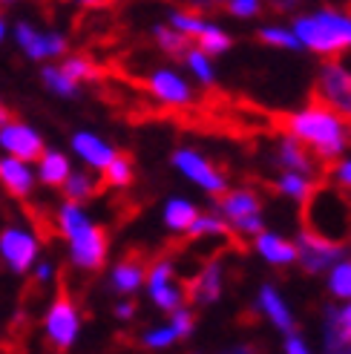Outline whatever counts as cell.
Returning a JSON list of instances; mask_svg holds the SVG:
<instances>
[{"label":"cell","instance_id":"cell-1","mask_svg":"<svg viewBox=\"0 0 351 354\" xmlns=\"http://www.w3.org/2000/svg\"><path fill=\"white\" fill-rule=\"evenodd\" d=\"M288 138L300 141V145L314 156V162H334L340 158L351 141V127L334 115L331 110L311 104L305 110H296L279 121Z\"/></svg>","mask_w":351,"mask_h":354},{"label":"cell","instance_id":"cell-2","mask_svg":"<svg viewBox=\"0 0 351 354\" xmlns=\"http://www.w3.org/2000/svg\"><path fill=\"white\" fill-rule=\"evenodd\" d=\"M58 231L69 245V259L81 271H98L104 259H107V234L104 227L95 225L81 205L64 202L58 207Z\"/></svg>","mask_w":351,"mask_h":354},{"label":"cell","instance_id":"cell-3","mask_svg":"<svg viewBox=\"0 0 351 354\" xmlns=\"http://www.w3.org/2000/svg\"><path fill=\"white\" fill-rule=\"evenodd\" d=\"M294 38L300 46L317 52V55H337V52H351V15L337 9H320L314 15H300L291 26Z\"/></svg>","mask_w":351,"mask_h":354},{"label":"cell","instance_id":"cell-4","mask_svg":"<svg viewBox=\"0 0 351 354\" xmlns=\"http://www.w3.org/2000/svg\"><path fill=\"white\" fill-rule=\"evenodd\" d=\"M303 227L308 234L328 239V242H340L348 236L351 227V205L334 187H314V193L305 202V219Z\"/></svg>","mask_w":351,"mask_h":354},{"label":"cell","instance_id":"cell-5","mask_svg":"<svg viewBox=\"0 0 351 354\" xmlns=\"http://www.w3.org/2000/svg\"><path fill=\"white\" fill-rule=\"evenodd\" d=\"M314 104L331 110L343 121H351V73L340 61L323 64L314 84Z\"/></svg>","mask_w":351,"mask_h":354},{"label":"cell","instance_id":"cell-6","mask_svg":"<svg viewBox=\"0 0 351 354\" xmlns=\"http://www.w3.org/2000/svg\"><path fill=\"white\" fill-rule=\"evenodd\" d=\"M44 331H46L49 343L58 351H66V348L75 346L78 331H81V317H78V306L73 303V297L66 291H61L55 299H52L46 320H44Z\"/></svg>","mask_w":351,"mask_h":354},{"label":"cell","instance_id":"cell-7","mask_svg":"<svg viewBox=\"0 0 351 354\" xmlns=\"http://www.w3.org/2000/svg\"><path fill=\"white\" fill-rule=\"evenodd\" d=\"M294 248H296V262H300L303 271H308V274H325L345 259V245L343 242L320 239V236L308 234L305 227L300 231V236H296Z\"/></svg>","mask_w":351,"mask_h":354},{"label":"cell","instance_id":"cell-8","mask_svg":"<svg viewBox=\"0 0 351 354\" xmlns=\"http://www.w3.org/2000/svg\"><path fill=\"white\" fill-rule=\"evenodd\" d=\"M173 167L179 170L184 179H190L193 185H199L202 190L214 193V196H222V193H227V179L225 173L210 162V158H205L202 153H196L193 147H179L173 153Z\"/></svg>","mask_w":351,"mask_h":354},{"label":"cell","instance_id":"cell-9","mask_svg":"<svg viewBox=\"0 0 351 354\" xmlns=\"http://www.w3.org/2000/svg\"><path fill=\"white\" fill-rule=\"evenodd\" d=\"M41 254V242L29 227L21 225H9L0 231V259L9 265V271L15 274H26Z\"/></svg>","mask_w":351,"mask_h":354},{"label":"cell","instance_id":"cell-10","mask_svg":"<svg viewBox=\"0 0 351 354\" xmlns=\"http://www.w3.org/2000/svg\"><path fill=\"white\" fill-rule=\"evenodd\" d=\"M147 294L155 306L162 311L173 314L179 311L182 303H184V291L179 288V282H176V271H173V262L170 259H155V265L147 271Z\"/></svg>","mask_w":351,"mask_h":354},{"label":"cell","instance_id":"cell-11","mask_svg":"<svg viewBox=\"0 0 351 354\" xmlns=\"http://www.w3.org/2000/svg\"><path fill=\"white\" fill-rule=\"evenodd\" d=\"M15 41L26 52V58L32 61H46V58H55L66 52V38L58 32H41L35 29L32 24L21 21L15 26Z\"/></svg>","mask_w":351,"mask_h":354},{"label":"cell","instance_id":"cell-12","mask_svg":"<svg viewBox=\"0 0 351 354\" xmlns=\"http://www.w3.org/2000/svg\"><path fill=\"white\" fill-rule=\"evenodd\" d=\"M0 147L6 150V156L29 165V162H35V158L44 156V138L35 127H29V124L12 121L0 130Z\"/></svg>","mask_w":351,"mask_h":354},{"label":"cell","instance_id":"cell-13","mask_svg":"<svg viewBox=\"0 0 351 354\" xmlns=\"http://www.w3.org/2000/svg\"><path fill=\"white\" fill-rule=\"evenodd\" d=\"M147 90L164 107H190L193 104V90L176 69H153L147 75Z\"/></svg>","mask_w":351,"mask_h":354},{"label":"cell","instance_id":"cell-14","mask_svg":"<svg viewBox=\"0 0 351 354\" xmlns=\"http://www.w3.org/2000/svg\"><path fill=\"white\" fill-rule=\"evenodd\" d=\"M225 286V271H222V262L219 259H207L205 268L193 277L190 288L184 291V299L196 306H207V303H216L219 294Z\"/></svg>","mask_w":351,"mask_h":354},{"label":"cell","instance_id":"cell-15","mask_svg":"<svg viewBox=\"0 0 351 354\" xmlns=\"http://www.w3.org/2000/svg\"><path fill=\"white\" fill-rule=\"evenodd\" d=\"M73 150L78 153V158H84V165L93 170H107V165L115 158V150L107 141L95 133H86V130L73 136Z\"/></svg>","mask_w":351,"mask_h":354},{"label":"cell","instance_id":"cell-16","mask_svg":"<svg viewBox=\"0 0 351 354\" xmlns=\"http://www.w3.org/2000/svg\"><path fill=\"white\" fill-rule=\"evenodd\" d=\"M256 306H259V311L268 317V320L283 331V334H294V328H296V323H294V314H291V308H288V303H285V297L279 294L274 286H262L259 288V299H256Z\"/></svg>","mask_w":351,"mask_h":354},{"label":"cell","instance_id":"cell-17","mask_svg":"<svg viewBox=\"0 0 351 354\" xmlns=\"http://www.w3.org/2000/svg\"><path fill=\"white\" fill-rule=\"evenodd\" d=\"M262 210V199L256 196L254 190H231L225 193V196L219 199V216L234 225L239 219H251V216H259Z\"/></svg>","mask_w":351,"mask_h":354},{"label":"cell","instance_id":"cell-18","mask_svg":"<svg viewBox=\"0 0 351 354\" xmlns=\"http://www.w3.org/2000/svg\"><path fill=\"white\" fill-rule=\"evenodd\" d=\"M0 185H3L15 199H26L35 185L32 167L26 162H17L12 156H0Z\"/></svg>","mask_w":351,"mask_h":354},{"label":"cell","instance_id":"cell-19","mask_svg":"<svg viewBox=\"0 0 351 354\" xmlns=\"http://www.w3.org/2000/svg\"><path fill=\"white\" fill-rule=\"evenodd\" d=\"M254 245H256V254H259L262 259L271 262V265H279V268H285V265H294V262H296V248H294V242L285 239V236H279V234L262 231V234L254 239Z\"/></svg>","mask_w":351,"mask_h":354},{"label":"cell","instance_id":"cell-20","mask_svg":"<svg viewBox=\"0 0 351 354\" xmlns=\"http://www.w3.org/2000/svg\"><path fill=\"white\" fill-rule=\"evenodd\" d=\"M276 158H279V165H283L288 173L308 176V179H311V173L317 170V162H314V156L300 145V141H294V138H288V136L279 141Z\"/></svg>","mask_w":351,"mask_h":354},{"label":"cell","instance_id":"cell-21","mask_svg":"<svg viewBox=\"0 0 351 354\" xmlns=\"http://www.w3.org/2000/svg\"><path fill=\"white\" fill-rule=\"evenodd\" d=\"M144 279H147V268H144V262L142 259H124V262H118L115 268H113V288L121 291V294H133L144 286Z\"/></svg>","mask_w":351,"mask_h":354},{"label":"cell","instance_id":"cell-22","mask_svg":"<svg viewBox=\"0 0 351 354\" xmlns=\"http://www.w3.org/2000/svg\"><path fill=\"white\" fill-rule=\"evenodd\" d=\"M69 158L58 150H44V156L38 158V179L49 187H64V182L69 179Z\"/></svg>","mask_w":351,"mask_h":354},{"label":"cell","instance_id":"cell-23","mask_svg":"<svg viewBox=\"0 0 351 354\" xmlns=\"http://www.w3.org/2000/svg\"><path fill=\"white\" fill-rule=\"evenodd\" d=\"M196 219H199V210L187 199H170L164 205V225L173 234H187Z\"/></svg>","mask_w":351,"mask_h":354},{"label":"cell","instance_id":"cell-24","mask_svg":"<svg viewBox=\"0 0 351 354\" xmlns=\"http://www.w3.org/2000/svg\"><path fill=\"white\" fill-rule=\"evenodd\" d=\"M98 190H101V182L95 179L93 173H86V170L69 173V179L64 182L66 202H73V205H81V202H86V199H93Z\"/></svg>","mask_w":351,"mask_h":354},{"label":"cell","instance_id":"cell-25","mask_svg":"<svg viewBox=\"0 0 351 354\" xmlns=\"http://www.w3.org/2000/svg\"><path fill=\"white\" fill-rule=\"evenodd\" d=\"M227 234H231V227H227V222L219 216V214H199V219L193 222V227L187 231L190 239H227Z\"/></svg>","mask_w":351,"mask_h":354},{"label":"cell","instance_id":"cell-26","mask_svg":"<svg viewBox=\"0 0 351 354\" xmlns=\"http://www.w3.org/2000/svg\"><path fill=\"white\" fill-rule=\"evenodd\" d=\"M276 190L279 193H285L288 199H294V202H308V196L314 193V182L308 179V176H296V173H283L276 179Z\"/></svg>","mask_w":351,"mask_h":354},{"label":"cell","instance_id":"cell-27","mask_svg":"<svg viewBox=\"0 0 351 354\" xmlns=\"http://www.w3.org/2000/svg\"><path fill=\"white\" fill-rule=\"evenodd\" d=\"M133 176H135L133 158L127 153H115V158L107 165V170H104V182L110 187H127L133 182Z\"/></svg>","mask_w":351,"mask_h":354},{"label":"cell","instance_id":"cell-28","mask_svg":"<svg viewBox=\"0 0 351 354\" xmlns=\"http://www.w3.org/2000/svg\"><path fill=\"white\" fill-rule=\"evenodd\" d=\"M231 35H227L222 26H210L207 24V29L199 35V52H205V55L210 58V55H222V52H227L231 49Z\"/></svg>","mask_w":351,"mask_h":354},{"label":"cell","instance_id":"cell-29","mask_svg":"<svg viewBox=\"0 0 351 354\" xmlns=\"http://www.w3.org/2000/svg\"><path fill=\"white\" fill-rule=\"evenodd\" d=\"M328 291L337 299H351V259H343L340 265L328 271Z\"/></svg>","mask_w":351,"mask_h":354},{"label":"cell","instance_id":"cell-30","mask_svg":"<svg viewBox=\"0 0 351 354\" xmlns=\"http://www.w3.org/2000/svg\"><path fill=\"white\" fill-rule=\"evenodd\" d=\"M61 73H64L69 81L81 84V81H93V78L98 75V69H95V64L86 58V55H69V58L61 64Z\"/></svg>","mask_w":351,"mask_h":354},{"label":"cell","instance_id":"cell-31","mask_svg":"<svg viewBox=\"0 0 351 354\" xmlns=\"http://www.w3.org/2000/svg\"><path fill=\"white\" fill-rule=\"evenodd\" d=\"M170 29L184 35V38H190V35H193V38H199V35L207 29V24L202 21L196 12H173L170 15Z\"/></svg>","mask_w":351,"mask_h":354},{"label":"cell","instance_id":"cell-32","mask_svg":"<svg viewBox=\"0 0 351 354\" xmlns=\"http://www.w3.org/2000/svg\"><path fill=\"white\" fill-rule=\"evenodd\" d=\"M41 78H44V84H46L55 95L69 98V95H75V93H78V84H75V81H69V78L61 73V66H44Z\"/></svg>","mask_w":351,"mask_h":354},{"label":"cell","instance_id":"cell-33","mask_svg":"<svg viewBox=\"0 0 351 354\" xmlns=\"http://www.w3.org/2000/svg\"><path fill=\"white\" fill-rule=\"evenodd\" d=\"M259 41L268 44V46H279V49H300V41H296L294 32L285 26H262Z\"/></svg>","mask_w":351,"mask_h":354},{"label":"cell","instance_id":"cell-34","mask_svg":"<svg viewBox=\"0 0 351 354\" xmlns=\"http://www.w3.org/2000/svg\"><path fill=\"white\" fill-rule=\"evenodd\" d=\"M153 35H155V44H159L164 52H170V55H184L187 52V38L179 32H173L170 26H155Z\"/></svg>","mask_w":351,"mask_h":354},{"label":"cell","instance_id":"cell-35","mask_svg":"<svg viewBox=\"0 0 351 354\" xmlns=\"http://www.w3.org/2000/svg\"><path fill=\"white\" fill-rule=\"evenodd\" d=\"M184 61H187V69H190V73L196 75L202 84H214V64H210V58L205 55V52H199V49H187Z\"/></svg>","mask_w":351,"mask_h":354},{"label":"cell","instance_id":"cell-36","mask_svg":"<svg viewBox=\"0 0 351 354\" xmlns=\"http://www.w3.org/2000/svg\"><path fill=\"white\" fill-rule=\"evenodd\" d=\"M176 340V334H173V328L170 326H155V328H150V331H144V346L147 348H167V346H173Z\"/></svg>","mask_w":351,"mask_h":354},{"label":"cell","instance_id":"cell-37","mask_svg":"<svg viewBox=\"0 0 351 354\" xmlns=\"http://www.w3.org/2000/svg\"><path fill=\"white\" fill-rule=\"evenodd\" d=\"M170 328H173V334L179 340H184V337H190V331H193V314H190V308H179V311H173L170 314V323H167Z\"/></svg>","mask_w":351,"mask_h":354},{"label":"cell","instance_id":"cell-38","mask_svg":"<svg viewBox=\"0 0 351 354\" xmlns=\"http://www.w3.org/2000/svg\"><path fill=\"white\" fill-rule=\"evenodd\" d=\"M259 9L262 6L256 3V0H231V3H227V12L236 15V17H254Z\"/></svg>","mask_w":351,"mask_h":354},{"label":"cell","instance_id":"cell-39","mask_svg":"<svg viewBox=\"0 0 351 354\" xmlns=\"http://www.w3.org/2000/svg\"><path fill=\"white\" fill-rule=\"evenodd\" d=\"M334 173V179H337V185L340 187H345V190H351V158H343V162L331 170Z\"/></svg>","mask_w":351,"mask_h":354},{"label":"cell","instance_id":"cell-40","mask_svg":"<svg viewBox=\"0 0 351 354\" xmlns=\"http://www.w3.org/2000/svg\"><path fill=\"white\" fill-rule=\"evenodd\" d=\"M285 354H311V348H308V343L303 337L291 334V337H285Z\"/></svg>","mask_w":351,"mask_h":354},{"label":"cell","instance_id":"cell-41","mask_svg":"<svg viewBox=\"0 0 351 354\" xmlns=\"http://www.w3.org/2000/svg\"><path fill=\"white\" fill-rule=\"evenodd\" d=\"M52 277H55V268H52L49 262H38V265H35V282H38V286H46Z\"/></svg>","mask_w":351,"mask_h":354},{"label":"cell","instance_id":"cell-42","mask_svg":"<svg viewBox=\"0 0 351 354\" xmlns=\"http://www.w3.org/2000/svg\"><path fill=\"white\" fill-rule=\"evenodd\" d=\"M133 314H135V306L133 303H118L115 306V317H118V320H130Z\"/></svg>","mask_w":351,"mask_h":354},{"label":"cell","instance_id":"cell-43","mask_svg":"<svg viewBox=\"0 0 351 354\" xmlns=\"http://www.w3.org/2000/svg\"><path fill=\"white\" fill-rule=\"evenodd\" d=\"M340 323H343V328L351 334V299L345 303V308H340Z\"/></svg>","mask_w":351,"mask_h":354},{"label":"cell","instance_id":"cell-44","mask_svg":"<svg viewBox=\"0 0 351 354\" xmlns=\"http://www.w3.org/2000/svg\"><path fill=\"white\" fill-rule=\"evenodd\" d=\"M225 354H256V351H254V346L242 343V346H234V348H225Z\"/></svg>","mask_w":351,"mask_h":354},{"label":"cell","instance_id":"cell-45","mask_svg":"<svg viewBox=\"0 0 351 354\" xmlns=\"http://www.w3.org/2000/svg\"><path fill=\"white\" fill-rule=\"evenodd\" d=\"M6 124H12V113L3 107V104H0V130H3Z\"/></svg>","mask_w":351,"mask_h":354},{"label":"cell","instance_id":"cell-46","mask_svg":"<svg viewBox=\"0 0 351 354\" xmlns=\"http://www.w3.org/2000/svg\"><path fill=\"white\" fill-rule=\"evenodd\" d=\"M6 38V24H3V17H0V41Z\"/></svg>","mask_w":351,"mask_h":354}]
</instances>
